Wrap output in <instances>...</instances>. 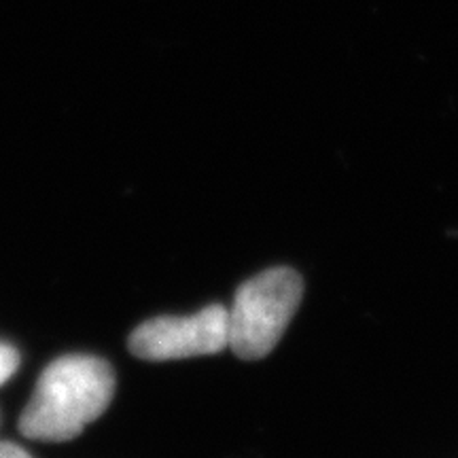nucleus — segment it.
Instances as JSON below:
<instances>
[{
	"instance_id": "obj_3",
	"label": "nucleus",
	"mask_w": 458,
	"mask_h": 458,
	"mask_svg": "<svg viewBox=\"0 0 458 458\" xmlns=\"http://www.w3.org/2000/svg\"><path fill=\"white\" fill-rule=\"evenodd\" d=\"M128 348L145 360H176L227 348V308L221 303L189 317L148 318L131 331Z\"/></svg>"
},
{
	"instance_id": "obj_2",
	"label": "nucleus",
	"mask_w": 458,
	"mask_h": 458,
	"mask_svg": "<svg viewBox=\"0 0 458 458\" xmlns=\"http://www.w3.org/2000/svg\"><path fill=\"white\" fill-rule=\"evenodd\" d=\"M303 280L291 267H272L240 286L227 308V346L240 359L270 354L301 303Z\"/></svg>"
},
{
	"instance_id": "obj_5",
	"label": "nucleus",
	"mask_w": 458,
	"mask_h": 458,
	"mask_svg": "<svg viewBox=\"0 0 458 458\" xmlns=\"http://www.w3.org/2000/svg\"><path fill=\"white\" fill-rule=\"evenodd\" d=\"M0 458H32L24 448H20L17 444L11 442H0Z\"/></svg>"
},
{
	"instance_id": "obj_1",
	"label": "nucleus",
	"mask_w": 458,
	"mask_h": 458,
	"mask_svg": "<svg viewBox=\"0 0 458 458\" xmlns=\"http://www.w3.org/2000/svg\"><path fill=\"white\" fill-rule=\"evenodd\" d=\"M114 394V374L105 359L66 354L43 369L20 431L37 442H71L105 414Z\"/></svg>"
},
{
	"instance_id": "obj_4",
	"label": "nucleus",
	"mask_w": 458,
	"mask_h": 458,
	"mask_svg": "<svg viewBox=\"0 0 458 458\" xmlns=\"http://www.w3.org/2000/svg\"><path fill=\"white\" fill-rule=\"evenodd\" d=\"M17 368H20V352L9 344L0 342V385H4Z\"/></svg>"
}]
</instances>
